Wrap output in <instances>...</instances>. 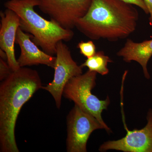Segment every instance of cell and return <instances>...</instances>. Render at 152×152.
I'll list each match as a JSON object with an SVG mask.
<instances>
[{
	"label": "cell",
	"instance_id": "cell-8",
	"mask_svg": "<svg viewBox=\"0 0 152 152\" xmlns=\"http://www.w3.org/2000/svg\"><path fill=\"white\" fill-rule=\"evenodd\" d=\"M147 124L141 129H128L124 123L126 130V135L118 140L108 141L101 145V152L116 150L124 152H152V109L147 114Z\"/></svg>",
	"mask_w": 152,
	"mask_h": 152
},
{
	"label": "cell",
	"instance_id": "cell-10",
	"mask_svg": "<svg viewBox=\"0 0 152 152\" xmlns=\"http://www.w3.org/2000/svg\"><path fill=\"white\" fill-rule=\"evenodd\" d=\"M31 37L29 34L24 32L20 27L18 28L15 43L20 48V55L17 60L20 66L24 67L26 66L42 64L54 69L56 57L41 50L31 40Z\"/></svg>",
	"mask_w": 152,
	"mask_h": 152
},
{
	"label": "cell",
	"instance_id": "cell-7",
	"mask_svg": "<svg viewBox=\"0 0 152 152\" xmlns=\"http://www.w3.org/2000/svg\"><path fill=\"white\" fill-rule=\"evenodd\" d=\"M38 7L64 28L72 30L86 14L92 0H38Z\"/></svg>",
	"mask_w": 152,
	"mask_h": 152
},
{
	"label": "cell",
	"instance_id": "cell-17",
	"mask_svg": "<svg viewBox=\"0 0 152 152\" xmlns=\"http://www.w3.org/2000/svg\"><path fill=\"white\" fill-rule=\"evenodd\" d=\"M0 56H1V59L5 61H7V53L5 52L4 51L1 49H0Z\"/></svg>",
	"mask_w": 152,
	"mask_h": 152
},
{
	"label": "cell",
	"instance_id": "cell-4",
	"mask_svg": "<svg viewBox=\"0 0 152 152\" xmlns=\"http://www.w3.org/2000/svg\"><path fill=\"white\" fill-rule=\"evenodd\" d=\"M97 73L88 70L85 74L70 79L64 88L63 96L73 101L84 111L94 116L105 127L108 133L111 132L102 118L103 111L107 110L110 101L108 96L101 100L93 94L92 90L96 85Z\"/></svg>",
	"mask_w": 152,
	"mask_h": 152
},
{
	"label": "cell",
	"instance_id": "cell-6",
	"mask_svg": "<svg viewBox=\"0 0 152 152\" xmlns=\"http://www.w3.org/2000/svg\"><path fill=\"white\" fill-rule=\"evenodd\" d=\"M60 41L57 44L54 76L52 82L42 88L49 92L54 99L58 109L61 107L63 91L68 82L83 74L82 68L72 58L67 46Z\"/></svg>",
	"mask_w": 152,
	"mask_h": 152
},
{
	"label": "cell",
	"instance_id": "cell-2",
	"mask_svg": "<svg viewBox=\"0 0 152 152\" xmlns=\"http://www.w3.org/2000/svg\"><path fill=\"white\" fill-rule=\"evenodd\" d=\"M138 19V12L132 4L120 0H92L75 27L91 39L116 41L134 32Z\"/></svg>",
	"mask_w": 152,
	"mask_h": 152
},
{
	"label": "cell",
	"instance_id": "cell-1",
	"mask_svg": "<svg viewBox=\"0 0 152 152\" xmlns=\"http://www.w3.org/2000/svg\"><path fill=\"white\" fill-rule=\"evenodd\" d=\"M38 72L20 67L12 71L0 85V152H19L15 128L22 107L42 88Z\"/></svg>",
	"mask_w": 152,
	"mask_h": 152
},
{
	"label": "cell",
	"instance_id": "cell-12",
	"mask_svg": "<svg viewBox=\"0 0 152 152\" xmlns=\"http://www.w3.org/2000/svg\"><path fill=\"white\" fill-rule=\"evenodd\" d=\"M112 62V60L105 55L103 51H98L93 56L87 58L81 66L82 68L87 67L88 68V70L96 72L104 76L109 73L108 64Z\"/></svg>",
	"mask_w": 152,
	"mask_h": 152
},
{
	"label": "cell",
	"instance_id": "cell-5",
	"mask_svg": "<svg viewBox=\"0 0 152 152\" xmlns=\"http://www.w3.org/2000/svg\"><path fill=\"white\" fill-rule=\"evenodd\" d=\"M68 152H86L88 140L94 131L105 129L94 116L75 104L67 117Z\"/></svg>",
	"mask_w": 152,
	"mask_h": 152
},
{
	"label": "cell",
	"instance_id": "cell-11",
	"mask_svg": "<svg viewBox=\"0 0 152 152\" xmlns=\"http://www.w3.org/2000/svg\"><path fill=\"white\" fill-rule=\"evenodd\" d=\"M117 55L122 57L126 62L135 61L138 63L142 68L145 77L150 78L147 65L152 56V39L137 43L127 39L124 47L117 53Z\"/></svg>",
	"mask_w": 152,
	"mask_h": 152
},
{
	"label": "cell",
	"instance_id": "cell-9",
	"mask_svg": "<svg viewBox=\"0 0 152 152\" xmlns=\"http://www.w3.org/2000/svg\"><path fill=\"white\" fill-rule=\"evenodd\" d=\"M0 28V47L7 56V63L12 71L18 70L20 67L16 59L15 53L17 31L20 26V19L14 11L7 9L1 11Z\"/></svg>",
	"mask_w": 152,
	"mask_h": 152
},
{
	"label": "cell",
	"instance_id": "cell-13",
	"mask_svg": "<svg viewBox=\"0 0 152 152\" xmlns=\"http://www.w3.org/2000/svg\"><path fill=\"white\" fill-rule=\"evenodd\" d=\"M77 48L80 53L87 58L93 56L96 53L95 44L92 41H81L78 44Z\"/></svg>",
	"mask_w": 152,
	"mask_h": 152
},
{
	"label": "cell",
	"instance_id": "cell-15",
	"mask_svg": "<svg viewBox=\"0 0 152 152\" xmlns=\"http://www.w3.org/2000/svg\"><path fill=\"white\" fill-rule=\"evenodd\" d=\"M120 1L137 6L142 9L147 15L149 14L148 10L144 0H120Z\"/></svg>",
	"mask_w": 152,
	"mask_h": 152
},
{
	"label": "cell",
	"instance_id": "cell-16",
	"mask_svg": "<svg viewBox=\"0 0 152 152\" xmlns=\"http://www.w3.org/2000/svg\"><path fill=\"white\" fill-rule=\"evenodd\" d=\"M147 8L148 10L150 15L149 22L150 25L152 26V0H144Z\"/></svg>",
	"mask_w": 152,
	"mask_h": 152
},
{
	"label": "cell",
	"instance_id": "cell-14",
	"mask_svg": "<svg viewBox=\"0 0 152 152\" xmlns=\"http://www.w3.org/2000/svg\"><path fill=\"white\" fill-rule=\"evenodd\" d=\"M11 69L7 62L0 58V80L3 81L7 78L11 74Z\"/></svg>",
	"mask_w": 152,
	"mask_h": 152
},
{
	"label": "cell",
	"instance_id": "cell-3",
	"mask_svg": "<svg viewBox=\"0 0 152 152\" xmlns=\"http://www.w3.org/2000/svg\"><path fill=\"white\" fill-rule=\"evenodd\" d=\"M38 5V0H9L4 4L6 8L18 16L20 27L32 35L33 42L44 52L53 56L56 54L58 42L70 41L74 33L72 30L64 28L41 17L34 9Z\"/></svg>",
	"mask_w": 152,
	"mask_h": 152
}]
</instances>
